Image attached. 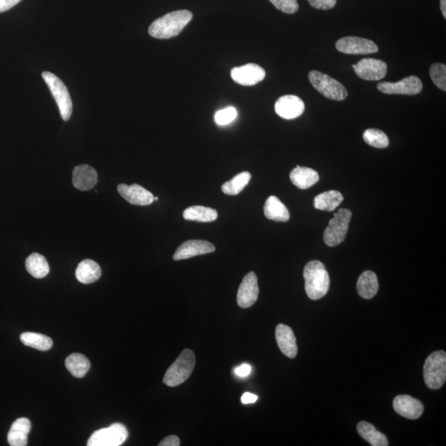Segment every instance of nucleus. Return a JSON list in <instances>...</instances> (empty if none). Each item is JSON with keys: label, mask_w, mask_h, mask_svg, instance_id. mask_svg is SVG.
Wrapping results in <instances>:
<instances>
[{"label": "nucleus", "mask_w": 446, "mask_h": 446, "mask_svg": "<svg viewBox=\"0 0 446 446\" xmlns=\"http://www.w3.org/2000/svg\"><path fill=\"white\" fill-rule=\"evenodd\" d=\"M193 14L188 10L169 12L151 24L149 35L157 39H169L178 36L191 22Z\"/></svg>", "instance_id": "obj_1"}, {"label": "nucleus", "mask_w": 446, "mask_h": 446, "mask_svg": "<svg viewBox=\"0 0 446 446\" xmlns=\"http://www.w3.org/2000/svg\"><path fill=\"white\" fill-rule=\"evenodd\" d=\"M305 290L311 300H318L326 296L330 287L329 273L318 260L306 264L304 269Z\"/></svg>", "instance_id": "obj_2"}, {"label": "nucleus", "mask_w": 446, "mask_h": 446, "mask_svg": "<svg viewBox=\"0 0 446 446\" xmlns=\"http://www.w3.org/2000/svg\"><path fill=\"white\" fill-rule=\"evenodd\" d=\"M196 363L195 353L185 349L173 364L170 366L164 376L163 382L169 387H176L183 384L191 377Z\"/></svg>", "instance_id": "obj_3"}, {"label": "nucleus", "mask_w": 446, "mask_h": 446, "mask_svg": "<svg viewBox=\"0 0 446 446\" xmlns=\"http://www.w3.org/2000/svg\"><path fill=\"white\" fill-rule=\"evenodd\" d=\"M425 382L431 389H439L446 380V354L436 351L427 358L423 366Z\"/></svg>", "instance_id": "obj_4"}, {"label": "nucleus", "mask_w": 446, "mask_h": 446, "mask_svg": "<svg viewBox=\"0 0 446 446\" xmlns=\"http://www.w3.org/2000/svg\"><path fill=\"white\" fill-rule=\"evenodd\" d=\"M41 75L56 100L61 119L66 122L69 121L72 115L73 104L68 89L56 75L45 71Z\"/></svg>", "instance_id": "obj_5"}, {"label": "nucleus", "mask_w": 446, "mask_h": 446, "mask_svg": "<svg viewBox=\"0 0 446 446\" xmlns=\"http://www.w3.org/2000/svg\"><path fill=\"white\" fill-rule=\"evenodd\" d=\"M309 79L316 90L326 98L336 101H342L347 98L346 88L329 75L312 70L309 75Z\"/></svg>", "instance_id": "obj_6"}, {"label": "nucleus", "mask_w": 446, "mask_h": 446, "mask_svg": "<svg viewBox=\"0 0 446 446\" xmlns=\"http://www.w3.org/2000/svg\"><path fill=\"white\" fill-rule=\"evenodd\" d=\"M351 215V210L347 209H340L334 214L333 218L330 220L323 235L324 242L328 246H338L345 241Z\"/></svg>", "instance_id": "obj_7"}, {"label": "nucleus", "mask_w": 446, "mask_h": 446, "mask_svg": "<svg viewBox=\"0 0 446 446\" xmlns=\"http://www.w3.org/2000/svg\"><path fill=\"white\" fill-rule=\"evenodd\" d=\"M127 428L121 423H115L112 426L100 429L93 433L88 440V446H119L128 439Z\"/></svg>", "instance_id": "obj_8"}, {"label": "nucleus", "mask_w": 446, "mask_h": 446, "mask_svg": "<svg viewBox=\"0 0 446 446\" xmlns=\"http://www.w3.org/2000/svg\"><path fill=\"white\" fill-rule=\"evenodd\" d=\"M377 88L386 95H415L422 92L423 85L418 77L411 75L398 82H381Z\"/></svg>", "instance_id": "obj_9"}, {"label": "nucleus", "mask_w": 446, "mask_h": 446, "mask_svg": "<svg viewBox=\"0 0 446 446\" xmlns=\"http://www.w3.org/2000/svg\"><path fill=\"white\" fill-rule=\"evenodd\" d=\"M352 67L357 77L369 81H377L384 79L388 70V66L385 61L373 58L363 59Z\"/></svg>", "instance_id": "obj_10"}, {"label": "nucleus", "mask_w": 446, "mask_h": 446, "mask_svg": "<svg viewBox=\"0 0 446 446\" xmlns=\"http://www.w3.org/2000/svg\"><path fill=\"white\" fill-rule=\"evenodd\" d=\"M340 52L349 55H367L378 52V46L373 41L358 37H346L336 43Z\"/></svg>", "instance_id": "obj_11"}, {"label": "nucleus", "mask_w": 446, "mask_h": 446, "mask_svg": "<svg viewBox=\"0 0 446 446\" xmlns=\"http://www.w3.org/2000/svg\"><path fill=\"white\" fill-rule=\"evenodd\" d=\"M266 71L253 63L245 66L234 67L231 71V79L243 86H252L262 81L266 78Z\"/></svg>", "instance_id": "obj_12"}, {"label": "nucleus", "mask_w": 446, "mask_h": 446, "mask_svg": "<svg viewBox=\"0 0 446 446\" xmlns=\"http://www.w3.org/2000/svg\"><path fill=\"white\" fill-rule=\"evenodd\" d=\"M259 296L258 279L254 272L244 277L237 293V304L242 309L251 308L258 301Z\"/></svg>", "instance_id": "obj_13"}, {"label": "nucleus", "mask_w": 446, "mask_h": 446, "mask_svg": "<svg viewBox=\"0 0 446 446\" xmlns=\"http://www.w3.org/2000/svg\"><path fill=\"white\" fill-rule=\"evenodd\" d=\"M275 109L282 119L291 120L304 113L305 104L300 97L289 95L282 96L276 101Z\"/></svg>", "instance_id": "obj_14"}, {"label": "nucleus", "mask_w": 446, "mask_h": 446, "mask_svg": "<svg viewBox=\"0 0 446 446\" xmlns=\"http://www.w3.org/2000/svg\"><path fill=\"white\" fill-rule=\"evenodd\" d=\"M216 248L212 243L202 240H191L178 247L173 256L175 260H187L202 255L213 253Z\"/></svg>", "instance_id": "obj_15"}, {"label": "nucleus", "mask_w": 446, "mask_h": 446, "mask_svg": "<svg viewBox=\"0 0 446 446\" xmlns=\"http://www.w3.org/2000/svg\"><path fill=\"white\" fill-rule=\"evenodd\" d=\"M120 195L129 204L138 206H148L153 203V193L137 184L127 185L120 184L117 186Z\"/></svg>", "instance_id": "obj_16"}, {"label": "nucleus", "mask_w": 446, "mask_h": 446, "mask_svg": "<svg viewBox=\"0 0 446 446\" xmlns=\"http://www.w3.org/2000/svg\"><path fill=\"white\" fill-rule=\"evenodd\" d=\"M393 405L398 414L407 419H418L424 411L422 402L409 395H398L394 398Z\"/></svg>", "instance_id": "obj_17"}, {"label": "nucleus", "mask_w": 446, "mask_h": 446, "mask_svg": "<svg viewBox=\"0 0 446 446\" xmlns=\"http://www.w3.org/2000/svg\"><path fill=\"white\" fill-rule=\"evenodd\" d=\"M275 338L278 346L283 354L290 359H293L298 355V346L295 335L291 327L279 324L275 329Z\"/></svg>", "instance_id": "obj_18"}, {"label": "nucleus", "mask_w": 446, "mask_h": 446, "mask_svg": "<svg viewBox=\"0 0 446 446\" xmlns=\"http://www.w3.org/2000/svg\"><path fill=\"white\" fill-rule=\"evenodd\" d=\"M98 182V174L92 166L81 165L73 171V184L81 191H90Z\"/></svg>", "instance_id": "obj_19"}, {"label": "nucleus", "mask_w": 446, "mask_h": 446, "mask_svg": "<svg viewBox=\"0 0 446 446\" xmlns=\"http://www.w3.org/2000/svg\"><path fill=\"white\" fill-rule=\"evenodd\" d=\"M31 427L30 420L26 418L17 419L8 432V444L11 446H26Z\"/></svg>", "instance_id": "obj_20"}, {"label": "nucleus", "mask_w": 446, "mask_h": 446, "mask_svg": "<svg viewBox=\"0 0 446 446\" xmlns=\"http://www.w3.org/2000/svg\"><path fill=\"white\" fill-rule=\"evenodd\" d=\"M290 180L300 189H308L319 180V175L317 171L308 167L297 166L290 173Z\"/></svg>", "instance_id": "obj_21"}, {"label": "nucleus", "mask_w": 446, "mask_h": 446, "mask_svg": "<svg viewBox=\"0 0 446 446\" xmlns=\"http://www.w3.org/2000/svg\"><path fill=\"white\" fill-rule=\"evenodd\" d=\"M357 291L365 300H371L378 290V281L376 273L367 271L362 273L356 284Z\"/></svg>", "instance_id": "obj_22"}, {"label": "nucleus", "mask_w": 446, "mask_h": 446, "mask_svg": "<svg viewBox=\"0 0 446 446\" xmlns=\"http://www.w3.org/2000/svg\"><path fill=\"white\" fill-rule=\"evenodd\" d=\"M264 213L268 220L285 222L290 218L286 206L275 196H269L264 206Z\"/></svg>", "instance_id": "obj_23"}, {"label": "nucleus", "mask_w": 446, "mask_h": 446, "mask_svg": "<svg viewBox=\"0 0 446 446\" xmlns=\"http://www.w3.org/2000/svg\"><path fill=\"white\" fill-rule=\"evenodd\" d=\"M102 275V271L98 264L92 260H85L79 264L75 271V276L79 282L84 284L95 283Z\"/></svg>", "instance_id": "obj_24"}, {"label": "nucleus", "mask_w": 446, "mask_h": 446, "mask_svg": "<svg viewBox=\"0 0 446 446\" xmlns=\"http://www.w3.org/2000/svg\"><path fill=\"white\" fill-rule=\"evenodd\" d=\"M343 200V195L339 191H330L316 196L313 205L316 209L331 212L338 209Z\"/></svg>", "instance_id": "obj_25"}, {"label": "nucleus", "mask_w": 446, "mask_h": 446, "mask_svg": "<svg viewBox=\"0 0 446 446\" xmlns=\"http://www.w3.org/2000/svg\"><path fill=\"white\" fill-rule=\"evenodd\" d=\"M357 432L360 436L372 446L389 445V440L382 433L378 432L372 424L360 422L357 425Z\"/></svg>", "instance_id": "obj_26"}, {"label": "nucleus", "mask_w": 446, "mask_h": 446, "mask_svg": "<svg viewBox=\"0 0 446 446\" xmlns=\"http://www.w3.org/2000/svg\"><path fill=\"white\" fill-rule=\"evenodd\" d=\"M66 367L74 377L83 378L90 369V362L86 356L74 353L66 360Z\"/></svg>", "instance_id": "obj_27"}, {"label": "nucleus", "mask_w": 446, "mask_h": 446, "mask_svg": "<svg viewBox=\"0 0 446 446\" xmlns=\"http://www.w3.org/2000/svg\"><path fill=\"white\" fill-rule=\"evenodd\" d=\"M218 214L215 209L204 206H192L184 210L183 217L185 220L200 222H212L217 220Z\"/></svg>", "instance_id": "obj_28"}, {"label": "nucleus", "mask_w": 446, "mask_h": 446, "mask_svg": "<svg viewBox=\"0 0 446 446\" xmlns=\"http://www.w3.org/2000/svg\"><path fill=\"white\" fill-rule=\"evenodd\" d=\"M25 264L28 272L36 279H43L50 272L48 260L40 254L33 253L29 255Z\"/></svg>", "instance_id": "obj_29"}, {"label": "nucleus", "mask_w": 446, "mask_h": 446, "mask_svg": "<svg viewBox=\"0 0 446 446\" xmlns=\"http://www.w3.org/2000/svg\"><path fill=\"white\" fill-rule=\"evenodd\" d=\"M20 340L25 346L41 351H49L53 346L52 340L48 336L35 332H23L20 336Z\"/></svg>", "instance_id": "obj_30"}, {"label": "nucleus", "mask_w": 446, "mask_h": 446, "mask_svg": "<svg viewBox=\"0 0 446 446\" xmlns=\"http://www.w3.org/2000/svg\"><path fill=\"white\" fill-rule=\"evenodd\" d=\"M251 179L250 172L245 171L235 175L233 179L222 184V191L225 195L235 196L239 195L249 184Z\"/></svg>", "instance_id": "obj_31"}, {"label": "nucleus", "mask_w": 446, "mask_h": 446, "mask_svg": "<svg viewBox=\"0 0 446 446\" xmlns=\"http://www.w3.org/2000/svg\"><path fill=\"white\" fill-rule=\"evenodd\" d=\"M363 138L368 145L376 147V148H386L389 145L388 136L378 129L369 128L365 130Z\"/></svg>", "instance_id": "obj_32"}, {"label": "nucleus", "mask_w": 446, "mask_h": 446, "mask_svg": "<svg viewBox=\"0 0 446 446\" xmlns=\"http://www.w3.org/2000/svg\"><path fill=\"white\" fill-rule=\"evenodd\" d=\"M430 77L433 83L440 90L446 91V66L441 63H435L431 66Z\"/></svg>", "instance_id": "obj_33"}, {"label": "nucleus", "mask_w": 446, "mask_h": 446, "mask_svg": "<svg viewBox=\"0 0 446 446\" xmlns=\"http://www.w3.org/2000/svg\"><path fill=\"white\" fill-rule=\"evenodd\" d=\"M237 110L234 107H227L217 111L214 116L216 124L220 126L229 125L237 119Z\"/></svg>", "instance_id": "obj_34"}, {"label": "nucleus", "mask_w": 446, "mask_h": 446, "mask_svg": "<svg viewBox=\"0 0 446 446\" xmlns=\"http://www.w3.org/2000/svg\"><path fill=\"white\" fill-rule=\"evenodd\" d=\"M278 10L284 12V14H293L298 10V3L297 0H269Z\"/></svg>", "instance_id": "obj_35"}, {"label": "nucleus", "mask_w": 446, "mask_h": 446, "mask_svg": "<svg viewBox=\"0 0 446 446\" xmlns=\"http://www.w3.org/2000/svg\"><path fill=\"white\" fill-rule=\"evenodd\" d=\"M311 6L317 10H328L334 8L336 0H308Z\"/></svg>", "instance_id": "obj_36"}, {"label": "nucleus", "mask_w": 446, "mask_h": 446, "mask_svg": "<svg viewBox=\"0 0 446 446\" xmlns=\"http://www.w3.org/2000/svg\"><path fill=\"white\" fill-rule=\"evenodd\" d=\"M22 0H0V12L11 10Z\"/></svg>", "instance_id": "obj_37"}, {"label": "nucleus", "mask_w": 446, "mask_h": 446, "mask_svg": "<svg viewBox=\"0 0 446 446\" xmlns=\"http://www.w3.org/2000/svg\"><path fill=\"white\" fill-rule=\"evenodd\" d=\"M251 366L247 364H243L235 369V373L239 377H246L251 373Z\"/></svg>", "instance_id": "obj_38"}, {"label": "nucleus", "mask_w": 446, "mask_h": 446, "mask_svg": "<svg viewBox=\"0 0 446 446\" xmlns=\"http://www.w3.org/2000/svg\"><path fill=\"white\" fill-rule=\"evenodd\" d=\"M180 445V440L178 436H169L162 440L161 443L159 444V446H179Z\"/></svg>", "instance_id": "obj_39"}, {"label": "nucleus", "mask_w": 446, "mask_h": 446, "mask_svg": "<svg viewBox=\"0 0 446 446\" xmlns=\"http://www.w3.org/2000/svg\"><path fill=\"white\" fill-rule=\"evenodd\" d=\"M258 400V397L256 395L251 393H245L242 395V402L244 404L254 403Z\"/></svg>", "instance_id": "obj_40"}, {"label": "nucleus", "mask_w": 446, "mask_h": 446, "mask_svg": "<svg viewBox=\"0 0 446 446\" xmlns=\"http://www.w3.org/2000/svg\"><path fill=\"white\" fill-rule=\"evenodd\" d=\"M440 10L444 18L446 19V0H440Z\"/></svg>", "instance_id": "obj_41"}, {"label": "nucleus", "mask_w": 446, "mask_h": 446, "mask_svg": "<svg viewBox=\"0 0 446 446\" xmlns=\"http://www.w3.org/2000/svg\"><path fill=\"white\" fill-rule=\"evenodd\" d=\"M158 200H159V199H158L157 197H154V201H158Z\"/></svg>", "instance_id": "obj_42"}]
</instances>
